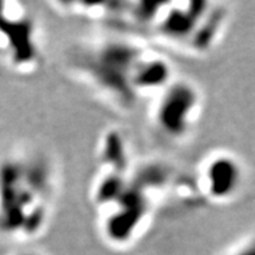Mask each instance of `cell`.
Masks as SVG:
<instances>
[{
  "instance_id": "6da1fadb",
  "label": "cell",
  "mask_w": 255,
  "mask_h": 255,
  "mask_svg": "<svg viewBox=\"0 0 255 255\" xmlns=\"http://www.w3.org/2000/svg\"><path fill=\"white\" fill-rule=\"evenodd\" d=\"M76 18L158 48L205 56L224 39L233 18L227 1H102L74 5Z\"/></svg>"
},
{
  "instance_id": "7a4b0ae2",
  "label": "cell",
  "mask_w": 255,
  "mask_h": 255,
  "mask_svg": "<svg viewBox=\"0 0 255 255\" xmlns=\"http://www.w3.org/2000/svg\"><path fill=\"white\" fill-rule=\"evenodd\" d=\"M65 67L99 101L124 114L147 107L176 77L160 48L107 30L76 42L68 50Z\"/></svg>"
},
{
  "instance_id": "3957f363",
  "label": "cell",
  "mask_w": 255,
  "mask_h": 255,
  "mask_svg": "<svg viewBox=\"0 0 255 255\" xmlns=\"http://www.w3.org/2000/svg\"><path fill=\"white\" fill-rule=\"evenodd\" d=\"M59 189V167L44 148L21 144L0 154V236L20 244L42 237Z\"/></svg>"
},
{
  "instance_id": "277c9868",
  "label": "cell",
  "mask_w": 255,
  "mask_h": 255,
  "mask_svg": "<svg viewBox=\"0 0 255 255\" xmlns=\"http://www.w3.org/2000/svg\"><path fill=\"white\" fill-rule=\"evenodd\" d=\"M0 61L20 76H33L43 68L42 27L27 3L0 1Z\"/></svg>"
},
{
  "instance_id": "5b68a950",
  "label": "cell",
  "mask_w": 255,
  "mask_h": 255,
  "mask_svg": "<svg viewBox=\"0 0 255 255\" xmlns=\"http://www.w3.org/2000/svg\"><path fill=\"white\" fill-rule=\"evenodd\" d=\"M146 108L148 123L156 137L178 144L188 141L198 127L205 97L195 82L175 77Z\"/></svg>"
},
{
  "instance_id": "8992f818",
  "label": "cell",
  "mask_w": 255,
  "mask_h": 255,
  "mask_svg": "<svg viewBox=\"0 0 255 255\" xmlns=\"http://www.w3.org/2000/svg\"><path fill=\"white\" fill-rule=\"evenodd\" d=\"M190 175L201 203L216 206L241 198L249 184V169L244 159L225 148L203 155Z\"/></svg>"
},
{
  "instance_id": "52a82bcc",
  "label": "cell",
  "mask_w": 255,
  "mask_h": 255,
  "mask_svg": "<svg viewBox=\"0 0 255 255\" xmlns=\"http://www.w3.org/2000/svg\"><path fill=\"white\" fill-rule=\"evenodd\" d=\"M222 255H255V229L233 242Z\"/></svg>"
},
{
  "instance_id": "ba28073f",
  "label": "cell",
  "mask_w": 255,
  "mask_h": 255,
  "mask_svg": "<svg viewBox=\"0 0 255 255\" xmlns=\"http://www.w3.org/2000/svg\"><path fill=\"white\" fill-rule=\"evenodd\" d=\"M14 255H44V254L42 252H39V250H35V249H24V250L16 253Z\"/></svg>"
}]
</instances>
